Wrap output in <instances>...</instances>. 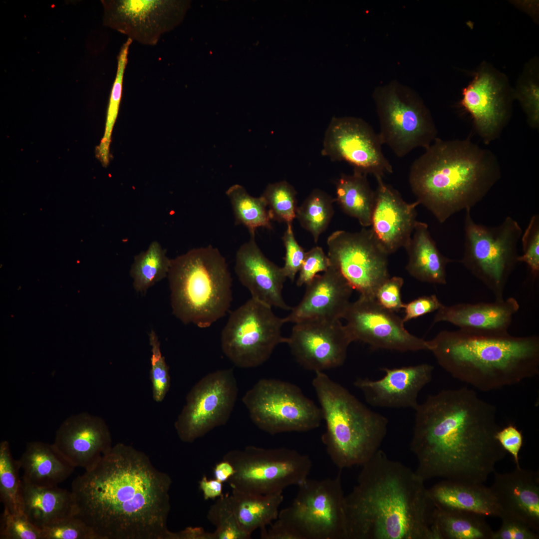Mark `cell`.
Masks as SVG:
<instances>
[{"label":"cell","mask_w":539,"mask_h":539,"mask_svg":"<svg viewBox=\"0 0 539 539\" xmlns=\"http://www.w3.org/2000/svg\"><path fill=\"white\" fill-rule=\"evenodd\" d=\"M171 477L117 443L72 482L76 516L98 539H178L168 528Z\"/></svg>","instance_id":"1"},{"label":"cell","mask_w":539,"mask_h":539,"mask_svg":"<svg viewBox=\"0 0 539 539\" xmlns=\"http://www.w3.org/2000/svg\"><path fill=\"white\" fill-rule=\"evenodd\" d=\"M415 411L410 449L425 481L483 484L507 455L496 438L497 408L466 387L428 396Z\"/></svg>","instance_id":"2"},{"label":"cell","mask_w":539,"mask_h":539,"mask_svg":"<svg viewBox=\"0 0 539 539\" xmlns=\"http://www.w3.org/2000/svg\"><path fill=\"white\" fill-rule=\"evenodd\" d=\"M345 496L348 539H435V506L415 471L379 449Z\"/></svg>","instance_id":"3"},{"label":"cell","mask_w":539,"mask_h":539,"mask_svg":"<svg viewBox=\"0 0 539 539\" xmlns=\"http://www.w3.org/2000/svg\"><path fill=\"white\" fill-rule=\"evenodd\" d=\"M501 177L496 156L469 138H437L412 163L411 190L420 204L440 223L471 210Z\"/></svg>","instance_id":"4"},{"label":"cell","mask_w":539,"mask_h":539,"mask_svg":"<svg viewBox=\"0 0 539 539\" xmlns=\"http://www.w3.org/2000/svg\"><path fill=\"white\" fill-rule=\"evenodd\" d=\"M439 365L453 377L488 392L539 374V337L459 329L428 340Z\"/></svg>","instance_id":"5"},{"label":"cell","mask_w":539,"mask_h":539,"mask_svg":"<svg viewBox=\"0 0 539 539\" xmlns=\"http://www.w3.org/2000/svg\"><path fill=\"white\" fill-rule=\"evenodd\" d=\"M315 373L312 385L325 422L321 440L328 455L340 470L362 466L380 449L388 419L324 372Z\"/></svg>","instance_id":"6"},{"label":"cell","mask_w":539,"mask_h":539,"mask_svg":"<svg viewBox=\"0 0 539 539\" xmlns=\"http://www.w3.org/2000/svg\"><path fill=\"white\" fill-rule=\"evenodd\" d=\"M173 314L184 324L207 328L232 301V278L223 256L212 246L171 259L168 274Z\"/></svg>","instance_id":"7"},{"label":"cell","mask_w":539,"mask_h":539,"mask_svg":"<svg viewBox=\"0 0 539 539\" xmlns=\"http://www.w3.org/2000/svg\"><path fill=\"white\" fill-rule=\"evenodd\" d=\"M471 210L465 211L464 252L459 262L492 292L496 299H502L509 277L518 263V245L522 229L510 216L497 226L478 224Z\"/></svg>","instance_id":"8"},{"label":"cell","mask_w":539,"mask_h":539,"mask_svg":"<svg viewBox=\"0 0 539 539\" xmlns=\"http://www.w3.org/2000/svg\"><path fill=\"white\" fill-rule=\"evenodd\" d=\"M383 144L402 158L415 148L429 147L437 136L431 114L420 96L396 81L379 86L373 93Z\"/></svg>","instance_id":"9"},{"label":"cell","mask_w":539,"mask_h":539,"mask_svg":"<svg viewBox=\"0 0 539 539\" xmlns=\"http://www.w3.org/2000/svg\"><path fill=\"white\" fill-rule=\"evenodd\" d=\"M223 460L235 470L228 481L232 490L262 495L299 485L308 478L312 466L307 455L286 447L250 445L228 452Z\"/></svg>","instance_id":"10"},{"label":"cell","mask_w":539,"mask_h":539,"mask_svg":"<svg viewBox=\"0 0 539 539\" xmlns=\"http://www.w3.org/2000/svg\"><path fill=\"white\" fill-rule=\"evenodd\" d=\"M298 487L291 505L276 520L298 539H348L340 473L333 478H307Z\"/></svg>","instance_id":"11"},{"label":"cell","mask_w":539,"mask_h":539,"mask_svg":"<svg viewBox=\"0 0 539 539\" xmlns=\"http://www.w3.org/2000/svg\"><path fill=\"white\" fill-rule=\"evenodd\" d=\"M242 401L253 423L270 435L311 431L323 420L320 407L299 387L279 379L259 380Z\"/></svg>","instance_id":"12"},{"label":"cell","mask_w":539,"mask_h":539,"mask_svg":"<svg viewBox=\"0 0 539 539\" xmlns=\"http://www.w3.org/2000/svg\"><path fill=\"white\" fill-rule=\"evenodd\" d=\"M272 307L251 297L233 311L221 336L226 357L243 368L259 366L271 356L278 344L286 343L281 334L284 318L277 316Z\"/></svg>","instance_id":"13"},{"label":"cell","mask_w":539,"mask_h":539,"mask_svg":"<svg viewBox=\"0 0 539 539\" xmlns=\"http://www.w3.org/2000/svg\"><path fill=\"white\" fill-rule=\"evenodd\" d=\"M238 387L233 369L211 372L191 389L174 427L180 440L193 443L228 421Z\"/></svg>","instance_id":"14"},{"label":"cell","mask_w":539,"mask_h":539,"mask_svg":"<svg viewBox=\"0 0 539 539\" xmlns=\"http://www.w3.org/2000/svg\"><path fill=\"white\" fill-rule=\"evenodd\" d=\"M330 265L360 296L374 298L380 284L390 277L387 255L370 229L338 230L327 239Z\"/></svg>","instance_id":"15"},{"label":"cell","mask_w":539,"mask_h":539,"mask_svg":"<svg viewBox=\"0 0 539 539\" xmlns=\"http://www.w3.org/2000/svg\"><path fill=\"white\" fill-rule=\"evenodd\" d=\"M103 24L144 45H155L161 36L183 19L189 2L174 0H102Z\"/></svg>","instance_id":"16"},{"label":"cell","mask_w":539,"mask_h":539,"mask_svg":"<svg viewBox=\"0 0 539 539\" xmlns=\"http://www.w3.org/2000/svg\"><path fill=\"white\" fill-rule=\"evenodd\" d=\"M378 133L361 118L334 117L325 133L322 154L333 161H344L353 170L375 178L392 173L393 168L384 156Z\"/></svg>","instance_id":"17"},{"label":"cell","mask_w":539,"mask_h":539,"mask_svg":"<svg viewBox=\"0 0 539 539\" xmlns=\"http://www.w3.org/2000/svg\"><path fill=\"white\" fill-rule=\"evenodd\" d=\"M354 341L372 348L400 352L429 350L428 340L410 333L402 318L379 305L374 298L359 296L343 316Z\"/></svg>","instance_id":"18"},{"label":"cell","mask_w":539,"mask_h":539,"mask_svg":"<svg viewBox=\"0 0 539 539\" xmlns=\"http://www.w3.org/2000/svg\"><path fill=\"white\" fill-rule=\"evenodd\" d=\"M354 341L340 320L312 319L295 323L286 343L302 367L317 372L343 365Z\"/></svg>","instance_id":"19"},{"label":"cell","mask_w":539,"mask_h":539,"mask_svg":"<svg viewBox=\"0 0 539 539\" xmlns=\"http://www.w3.org/2000/svg\"><path fill=\"white\" fill-rule=\"evenodd\" d=\"M513 99L505 78L484 66L463 89L459 103L471 116L478 134L489 144L500 137L508 123Z\"/></svg>","instance_id":"20"},{"label":"cell","mask_w":539,"mask_h":539,"mask_svg":"<svg viewBox=\"0 0 539 539\" xmlns=\"http://www.w3.org/2000/svg\"><path fill=\"white\" fill-rule=\"evenodd\" d=\"M381 370L385 374L379 379L357 378L354 382L367 403L377 407L415 410L419 393L432 380L434 367L423 363Z\"/></svg>","instance_id":"21"},{"label":"cell","mask_w":539,"mask_h":539,"mask_svg":"<svg viewBox=\"0 0 539 539\" xmlns=\"http://www.w3.org/2000/svg\"><path fill=\"white\" fill-rule=\"evenodd\" d=\"M52 444L75 468L85 469L95 464L112 447L111 433L105 421L87 412L64 420Z\"/></svg>","instance_id":"22"},{"label":"cell","mask_w":539,"mask_h":539,"mask_svg":"<svg viewBox=\"0 0 539 539\" xmlns=\"http://www.w3.org/2000/svg\"><path fill=\"white\" fill-rule=\"evenodd\" d=\"M377 187L371 220V231L381 249L387 255L405 248L410 241L417 222L418 201L409 203L383 178H376Z\"/></svg>","instance_id":"23"},{"label":"cell","mask_w":539,"mask_h":539,"mask_svg":"<svg viewBox=\"0 0 539 539\" xmlns=\"http://www.w3.org/2000/svg\"><path fill=\"white\" fill-rule=\"evenodd\" d=\"M237 252L235 272L252 298L271 307L290 310L282 291L286 279L282 268L269 260L258 246L255 233Z\"/></svg>","instance_id":"24"},{"label":"cell","mask_w":539,"mask_h":539,"mask_svg":"<svg viewBox=\"0 0 539 539\" xmlns=\"http://www.w3.org/2000/svg\"><path fill=\"white\" fill-rule=\"evenodd\" d=\"M306 285L299 303L284 317L285 322L320 319L340 320L350 303L353 289L332 266Z\"/></svg>","instance_id":"25"},{"label":"cell","mask_w":539,"mask_h":539,"mask_svg":"<svg viewBox=\"0 0 539 539\" xmlns=\"http://www.w3.org/2000/svg\"><path fill=\"white\" fill-rule=\"evenodd\" d=\"M493 473L490 488L500 509V518L521 521L539 533V472L516 467L510 473Z\"/></svg>","instance_id":"26"},{"label":"cell","mask_w":539,"mask_h":539,"mask_svg":"<svg viewBox=\"0 0 539 539\" xmlns=\"http://www.w3.org/2000/svg\"><path fill=\"white\" fill-rule=\"evenodd\" d=\"M520 305L514 297L491 302L444 304L437 311L433 323L445 321L459 329L478 332L502 333L508 332L514 315Z\"/></svg>","instance_id":"27"},{"label":"cell","mask_w":539,"mask_h":539,"mask_svg":"<svg viewBox=\"0 0 539 539\" xmlns=\"http://www.w3.org/2000/svg\"><path fill=\"white\" fill-rule=\"evenodd\" d=\"M435 507L500 518L501 512L490 488L483 484L445 480L428 489Z\"/></svg>","instance_id":"28"},{"label":"cell","mask_w":539,"mask_h":539,"mask_svg":"<svg viewBox=\"0 0 539 539\" xmlns=\"http://www.w3.org/2000/svg\"><path fill=\"white\" fill-rule=\"evenodd\" d=\"M23 513L37 528L76 515L77 508L72 491L58 486L38 487L21 480Z\"/></svg>","instance_id":"29"},{"label":"cell","mask_w":539,"mask_h":539,"mask_svg":"<svg viewBox=\"0 0 539 539\" xmlns=\"http://www.w3.org/2000/svg\"><path fill=\"white\" fill-rule=\"evenodd\" d=\"M23 470L21 480L38 487H54L67 479L75 468L52 444L27 443L18 460Z\"/></svg>","instance_id":"30"},{"label":"cell","mask_w":539,"mask_h":539,"mask_svg":"<svg viewBox=\"0 0 539 539\" xmlns=\"http://www.w3.org/2000/svg\"><path fill=\"white\" fill-rule=\"evenodd\" d=\"M408 254L406 269L417 279L426 282L445 284L446 266L458 262L443 255L431 236L428 225L417 221L411 239L404 248Z\"/></svg>","instance_id":"31"},{"label":"cell","mask_w":539,"mask_h":539,"mask_svg":"<svg viewBox=\"0 0 539 539\" xmlns=\"http://www.w3.org/2000/svg\"><path fill=\"white\" fill-rule=\"evenodd\" d=\"M231 497L240 527L250 538L255 530L266 528L277 518L283 500L282 492L262 495L232 490Z\"/></svg>","instance_id":"32"},{"label":"cell","mask_w":539,"mask_h":539,"mask_svg":"<svg viewBox=\"0 0 539 539\" xmlns=\"http://www.w3.org/2000/svg\"><path fill=\"white\" fill-rule=\"evenodd\" d=\"M335 200L342 210L362 227H370L375 191L371 188L367 175L355 170L350 175L342 174L335 182Z\"/></svg>","instance_id":"33"},{"label":"cell","mask_w":539,"mask_h":539,"mask_svg":"<svg viewBox=\"0 0 539 539\" xmlns=\"http://www.w3.org/2000/svg\"><path fill=\"white\" fill-rule=\"evenodd\" d=\"M485 516L435 508L432 529L435 539H492L494 531Z\"/></svg>","instance_id":"34"},{"label":"cell","mask_w":539,"mask_h":539,"mask_svg":"<svg viewBox=\"0 0 539 539\" xmlns=\"http://www.w3.org/2000/svg\"><path fill=\"white\" fill-rule=\"evenodd\" d=\"M171 259L157 241L150 243L146 251L134 257L130 275L134 289L141 294L157 282L167 277Z\"/></svg>","instance_id":"35"},{"label":"cell","mask_w":539,"mask_h":539,"mask_svg":"<svg viewBox=\"0 0 539 539\" xmlns=\"http://www.w3.org/2000/svg\"><path fill=\"white\" fill-rule=\"evenodd\" d=\"M226 195L232 206L235 224L246 227L250 233L259 228L271 229V219L264 198L250 195L239 184L231 186Z\"/></svg>","instance_id":"36"},{"label":"cell","mask_w":539,"mask_h":539,"mask_svg":"<svg viewBox=\"0 0 539 539\" xmlns=\"http://www.w3.org/2000/svg\"><path fill=\"white\" fill-rule=\"evenodd\" d=\"M334 202L335 199L328 194L315 189L297 208L296 219L310 233L315 242L328 227L334 214Z\"/></svg>","instance_id":"37"},{"label":"cell","mask_w":539,"mask_h":539,"mask_svg":"<svg viewBox=\"0 0 539 539\" xmlns=\"http://www.w3.org/2000/svg\"><path fill=\"white\" fill-rule=\"evenodd\" d=\"M20 469L18 460L11 455L9 443H0V501L11 513H23Z\"/></svg>","instance_id":"38"},{"label":"cell","mask_w":539,"mask_h":539,"mask_svg":"<svg viewBox=\"0 0 539 539\" xmlns=\"http://www.w3.org/2000/svg\"><path fill=\"white\" fill-rule=\"evenodd\" d=\"M132 41L131 39L127 38L122 45L117 56L116 73L111 89L107 109L105 131L97 150L98 157L105 165H106L109 161V150L111 132L119 111L124 76L128 62L129 49Z\"/></svg>","instance_id":"39"},{"label":"cell","mask_w":539,"mask_h":539,"mask_svg":"<svg viewBox=\"0 0 539 539\" xmlns=\"http://www.w3.org/2000/svg\"><path fill=\"white\" fill-rule=\"evenodd\" d=\"M296 192L286 181L269 184L261 195L265 199L271 220L286 224L296 218Z\"/></svg>","instance_id":"40"},{"label":"cell","mask_w":539,"mask_h":539,"mask_svg":"<svg viewBox=\"0 0 539 539\" xmlns=\"http://www.w3.org/2000/svg\"><path fill=\"white\" fill-rule=\"evenodd\" d=\"M207 518L214 526V539H249L241 529L235 516L231 495H223L212 505Z\"/></svg>","instance_id":"41"},{"label":"cell","mask_w":539,"mask_h":539,"mask_svg":"<svg viewBox=\"0 0 539 539\" xmlns=\"http://www.w3.org/2000/svg\"><path fill=\"white\" fill-rule=\"evenodd\" d=\"M535 69L533 65L527 67L513 93L514 99L520 102L529 125L537 129L539 127V85Z\"/></svg>","instance_id":"42"},{"label":"cell","mask_w":539,"mask_h":539,"mask_svg":"<svg viewBox=\"0 0 539 539\" xmlns=\"http://www.w3.org/2000/svg\"><path fill=\"white\" fill-rule=\"evenodd\" d=\"M149 340L151 348L150 377L153 397L155 401L160 402L164 400L170 389L171 378L169 368L161 353L158 337L153 329L149 333Z\"/></svg>","instance_id":"43"},{"label":"cell","mask_w":539,"mask_h":539,"mask_svg":"<svg viewBox=\"0 0 539 539\" xmlns=\"http://www.w3.org/2000/svg\"><path fill=\"white\" fill-rule=\"evenodd\" d=\"M42 530V539H98L93 530L74 515L60 520Z\"/></svg>","instance_id":"44"},{"label":"cell","mask_w":539,"mask_h":539,"mask_svg":"<svg viewBox=\"0 0 539 539\" xmlns=\"http://www.w3.org/2000/svg\"><path fill=\"white\" fill-rule=\"evenodd\" d=\"M0 539H42V530L24 513L12 514L4 508L0 516Z\"/></svg>","instance_id":"45"},{"label":"cell","mask_w":539,"mask_h":539,"mask_svg":"<svg viewBox=\"0 0 539 539\" xmlns=\"http://www.w3.org/2000/svg\"><path fill=\"white\" fill-rule=\"evenodd\" d=\"M523 255L518 262L526 263L531 270L533 279L539 274V216L533 215L521 236Z\"/></svg>","instance_id":"46"},{"label":"cell","mask_w":539,"mask_h":539,"mask_svg":"<svg viewBox=\"0 0 539 539\" xmlns=\"http://www.w3.org/2000/svg\"><path fill=\"white\" fill-rule=\"evenodd\" d=\"M286 225L282 237L285 249L284 264L282 268L286 278L293 281L300 270L306 252L295 239L292 223Z\"/></svg>","instance_id":"47"},{"label":"cell","mask_w":539,"mask_h":539,"mask_svg":"<svg viewBox=\"0 0 539 539\" xmlns=\"http://www.w3.org/2000/svg\"><path fill=\"white\" fill-rule=\"evenodd\" d=\"M329 259L322 249L314 247L305 253V257L299 270L296 284L298 286L306 285L319 272H324L330 267Z\"/></svg>","instance_id":"48"},{"label":"cell","mask_w":539,"mask_h":539,"mask_svg":"<svg viewBox=\"0 0 539 539\" xmlns=\"http://www.w3.org/2000/svg\"><path fill=\"white\" fill-rule=\"evenodd\" d=\"M404 283L403 278L393 276L386 279L376 291L374 299L384 308L393 312L403 309L405 303L402 302L401 291Z\"/></svg>","instance_id":"49"},{"label":"cell","mask_w":539,"mask_h":539,"mask_svg":"<svg viewBox=\"0 0 539 539\" xmlns=\"http://www.w3.org/2000/svg\"><path fill=\"white\" fill-rule=\"evenodd\" d=\"M500 528L494 531L492 539H539V533L524 523L513 519H503Z\"/></svg>","instance_id":"50"},{"label":"cell","mask_w":539,"mask_h":539,"mask_svg":"<svg viewBox=\"0 0 539 539\" xmlns=\"http://www.w3.org/2000/svg\"><path fill=\"white\" fill-rule=\"evenodd\" d=\"M496 438L504 449L512 455L517 467H521L519 454L523 444L522 432L513 424H509L497 432Z\"/></svg>","instance_id":"51"},{"label":"cell","mask_w":539,"mask_h":539,"mask_svg":"<svg viewBox=\"0 0 539 539\" xmlns=\"http://www.w3.org/2000/svg\"><path fill=\"white\" fill-rule=\"evenodd\" d=\"M443 304L435 294L420 296L411 301L405 303L403 309L405 315L402 318L404 322L438 310Z\"/></svg>","instance_id":"52"},{"label":"cell","mask_w":539,"mask_h":539,"mask_svg":"<svg viewBox=\"0 0 539 539\" xmlns=\"http://www.w3.org/2000/svg\"><path fill=\"white\" fill-rule=\"evenodd\" d=\"M223 485V483L215 479L209 480L205 475L199 481V489L205 500L222 497L224 495Z\"/></svg>","instance_id":"53"},{"label":"cell","mask_w":539,"mask_h":539,"mask_svg":"<svg viewBox=\"0 0 539 539\" xmlns=\"http://www.w3.org/2000/svg\"><path fill=\"white\" fill-rule=\"evenodd\" d=\"M213 473L215 479L223 483L233 476L235 470L229 462L223 460L215 465Z\"/></svg>","instance_id":"54"},{"label":"cell","mask_w":539,"mask_h":539,"mask_svg":"<svg viewBox=\"0 0 539 539\" xmlns=\"http://www.w3.org/2000/svg\"><path fill=\"white\" fill-rule=\"evenodd\" d=\"M180 539H214L213 533L201 527H188L179 531Z\"/></svg>","instance_id":"55"}]
</instances>
